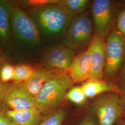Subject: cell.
I'll use <instances>...</instances> for the list:
<instances>
[{"instance_id": "9a60e30c", "label": "cell", "mask_w": 125, "mask_h": 125, "mask_svg": "<svg viewBox=\"0 0 125 125\" xmlns=\"http://www.w3.org/2000/svg\"><path fill=\"white\" fill-rule=\"evenodd\" d=\"M13 8L7 2L0 0V38L8 39L9 32V21Z\"/></svg>"}, {"instance_id": "484cf974", "label": "cell", "mask_w": 125, "mask_h": 125, "mask_svg": "<svg viewBox=\"0 0 125 125\" xmlns=\"http://www.w3.org/2000/svg\"><path fill=\"white\" fill-rule=\"evenodd\" d=\"M124 83H125V62L118 77V85L119 86V85H121Z\"/></svg>"}, {"instance_id": "cb8c5ba5", "label": "cell", "mask_w": 125, "mask_h": 125, "mask_svg": "<svg viewBox=\"0 0 125 125\" xmlns=\"http://www.w3.org/2000/svg\"><path fill=\"white\" fill-rule=\"evenodd\" d=\"M0 125H17L7 114V111L0 110Z\"/></svg>"}, {"instance_id": "ba28073f", "label": "cell", "mask_w": 125, "mask_h": 125, "mask_svg": "<svg viewBox=\"0 0 125 125\" xmlns=\"http://www.w3.org/2000/svg\"><path fill=\"white\" fill-rule=\"evenodd\" d=\"M75 58L74 51L59 45L46 50L43 56V62L46 68L65 72L70 69Z\"/></svg>"}, {"instance_id": "4316f807", "label": "cell", "mask_w": 125, "mask_h": 125, "mask_svg": "<svg viewBox=\"0 0 125 125\" xmlns=\"http://www.w3.org/2000/svg\"><path fill=\"white\" fill-rule=\"evenodd\" d=\"M5 63V58L4 56L3 55L0 54V69Z\"/></svg>"}, {"instance_id": "4fadbf2b", "label": "cell", "mask_w": 125, "mask_h": 125, "mask_svg": "<svg viewBox=\"0 0 125 125\" xmlns=\"http://www.w3.org/2000/svg\"><path fill=\"white\" fill-rule=\"evenodd\" d=\"M62 72L47 68L37 69L29 79L23 83L28 92L34 98L46 81Z\"/></svg>"}, {"instance_id": "9c48e42d", "label": "cell", "mask_w": 125, "mask_h": 125, "mask_svg": "<svg viewBox=\"0 0 125 125\" xmlns=\"http://www.w3.org/2000/svg\"><path fill=\"white\" fill-rule=\"evenodd\" d=\"M3 103L10 110L15 111L35 107L34 97L28 92L23 82L9 84Z\"/></svg>"}, {"instance_id": "5bb4252c", "label": "cell", "mask_w": 125, "mask_h": 125, "mask_svg": "<svg viewBox=\"0 0 125 125\" xmlns=\"http://www.w3.org/2000/svg\"><path fill=\"white\" fill-rule=\"evenodd\" d=\"M7 112L17 125H38L44 117L35 107L20 111L9 110Z\"/></svg>"}, {"instance_id": "ffe728a7", "label": "cell", "mask_w": 125, "mask_h": 125, "mask_svg": "<svg viewBox=\"0 0 125 125\" xmlns=\"http://www.w3.org/2000/svg\"><path fill=\"white\" fill-rule=\"evenodd\" d=\"M75 120V125H98L95 116L88 108L87 110L82 113Z\"/></svg>"}, {"instance_id": "d4e9b609", "label": "cell", "mask_w": 125, "mask_h": 125, "mask_svg": "<svg viewBox=\"0 0 125 125\" xmlns=\"http://www.w3.org/2000/svg\"><path fill=\"white\" fill-rule=\"evenodd\" d=\"M9 84L6 83L0 79V103L3 102L5 94L8 89Z\"/></svg>"}, {"instance_id": "30bf717a", "label": "cell", "mask_w": 125, "mask_h": 125, "mask_svg": "<svg viewBox=\"0 0 125 125\" xmlns=\"http://www.w3.org/2000/svg\"><path fill=\"white\" fill-rule=\"evenodd\" d=\"M89 47L91 51L90 79L103 80L106 61V42L103 38L94 36Z\"/></svg>"}, {"instance_id": "277c9868", "label": "cell", "mask_w": 125, "mask_h": 125, "mask_svg": "<svg viewBox=\"0 0 125 125\" xmlns=\"http://www.w3.org/2000/svg\"><path fill=\"white\" fill-rule=\"evenodd\" d=\"M122 9L120 1L94 0L92 3V16L95 36L104 39L116 27L118 14Z\"/></svg>"}, {"instance_id": "e0dca14e", "label": "cell", "mask_w": 125, "mask_h": 125, "mask_svg": "<svg viewBox=\"0 0 125 125\" xmlns=\"http://www.w3.org/2000/svg\"><path fill=\"white\" fill-rule=\"evenodd\" d=\"M64 100L80 107L85 106L88 101L81 86H73L65 94Z\"/></svg>"}, {"instance_id": "83f0119b", "label": "cell", "mask_w": 125, "mask_h": 125, "mask_svg": "<svg viewBox=\"0 0 125 125\" xmlns=\"http://www.w3.org/2000/svg\"><path fill=\"white\" fill-rule=\"evenodd\" d=\"M116 125H125V117L121 118L116 123Z\"/></svg>"}, {"instance_id": "2e32d148", "label": "cell", "mask_w": 125, "mask_h": 125, "mask_svg": "<svg viewBox=\"0 0 125 125\" xmlns=\"http://www.w3.org/2000/svg\"><path fill=\"white\" fill-rule=\"evenodd\" d=\"M90 1L89 0H59L57 3L73 18L82 13Z\"/></svg>"}, {"instance_id": "603a6c76", "label": "cell", "mask_w": 125, "mask_h": 125, "mask_svg": "<svg viewBox=\"0 0 125 125\" xmlns=\"http://www.w3.org/2000/svg\"><path fill=\"white\" fill-rule=\"evenodd\" d=\"M120 89L119 93L120 102L121 109V118L125 117V83L119 85Z\"/></svg>"}, {"instance_id": "f1b7e54d", "label": "cell", "mask_w": 125, "mask_h": 125, "mask_svg": "<svg viewBox=\"0 0 125 125\" xmlns=\"http://www.w3.org/2000/svg\"><path fill=\"white\" fill-rule=\"evenodd\" d=\"M121 3V6L122 9H125V0H121L120 1Z\"/></svg>"}, {"instance_id": "6da1fadb", "label": "cell", "mask_w": 125, "mask_h": 125, "mask_svg": "<svg viewBox=\"0 0 125 125\" xmlns=\"http://www.w3.org/2000/svg\"><path fill=\"white\" fill-rule=\"evenodd\" d=\"M74 83L65 72L54 76L45 83L34 98L35 107L43 116L56 111L61 107L65 94Z\"/></svg>"}, {"instance_id": "8992f818", "label": "cell", "mask_w": 125, "mask_h": 125, "mask_svg": "<svg viewBox=\"0 0 125 125\" xmlns=\"http://www.w3.org/2000/svg\"><path fill=\"white\" fill-rule=\"evenodd\" d=\"M92 24L87 13H81L72 19L63 40V45L72 50L81 49L92 40Z\"/></svg>"}, {"instance_id": "ac0fdd59", "label": "cell", "mask_w": 125, "mask_h": 125, "mask_svg": "<svg viewBox=\"0 0 125 125\" xmlns=\"http://www.w3.org/2000/svg\"><path fill=\"white\" fill-rule=\"evenodd\" d=\"M67 116V109L61 107L56 111L44 116L38 125H63Z\"/></svg>"}, {"instance_id": "52a82bcc", "label": "cell", "mask_w": 125, "mask_h": 125, "mask_svg": "<svg viewBox=\"0 0 125 125\" xmlns=\"http://www.w3.org/2000/svg\"><path fill=\"white\" fill-rule=\"evenodd\" d=\"M11 21L13 31L18 38L32 44L40 41V34L36 24L19 7L13 8Z\"/></svg>"}, {"instance_id": "8fae6325", "label": "cell", "mask_w": 125, "mask_h": 125, "mask_svg": "<svg viewBox=\"0 0 125 125\" xmlns=\"http://www.w3.org/2000/svg\"><path fill=\"white\" fill-rule=\"evenodd\" d=\"M90 58L89 46L75 57L69 69V75L74 83H83L90 78Z\"/></svg>"}, {"instance_id": "d6986e66", "label": "cell", "mask_w": 125, "mask_h": 125, "mask_svg": "<svg viewBox=\"0 0 125 125\" xmlns=\"http://www.w3.org/2000/svg\"><path fill=\"white\" fill-rule=\"evenodd\" d=\"M35 70L31 66L27 64H19L14 66L13 83H19L27 80L32 75Z\"/></svg>"}, {"instance_id": "7c38bea8", "label": "cell", "mask_w": 125, "mask_h": 125, "mask_svg": "<svg viewBox=\"0 0 125 125\" xmlns=\"http://www.w3.org/2000/svg\"><path fill=\"white\" fill-rule=\"evenodd\" d=\"M81 87L88 99L94 98L101 94L108 92L119 94L120 91L118 85L106 80L89 79L83 83Z\"/></svg>"}, {"instance_id": "5b68a950", "label": "cell", "mask_w": 125, "mask_h": 125, "mask_svg": "<svg viewBox=\"0 0 125 125\" xmlns=\"http://www.w3.org/2000/svg\"><path fill=\"white\" fill-rule=\"evenodd\" d=\"M89 108L97 121L98 125H114L121 118L119 94L108 92L94 98Z\"/></svg>"}, {"instance_id": "44dd1931", "label": "cell", "mask_w": 125, "mask_h": 125, "mask_svg": "<svg viewBox=\"0 0 125 125\" xmlns=\"http://www.w3.org/2000/svg\"><path fill=\"white\" fill-rule=\"evenodd\" d=\"M14 73V66L8 63H4L0 69V79L8 83L13 80Z\"/></svg>"}, {"instance_id": "7402d4cb", "label": "cell", "mask_w": 125, "mask_h": 125, "mask_svg": "<svg viewBox=\"0 0 125 125\" xmlns=\"http://www.w3.org/2000/svg\"><path fill=\"white\" fill-rule=\"evenodd\" d=\"M116 28L125 39V9H122L118 14Z\"/></svg>"}, {"instance_id": "3957f363", "label": "cell", "mask_w": 125, "mask_h": 125, "mask_svg": "<svg viewBox=\"0 0 125 125\" xmlns=\"http://www.w3.org/2000/svg\"><path fill=\"white\" fill-rule=\"evenodd\" d=\"M105 42L104 76L106 80L118 85V77L125 62V39L115 27L107 36Z\"/></svg>"}, {"instance_id": "7a4b0ae2", "label": "cell", "mask_w": 125, "mask_h": 125, "mask_svg": "<svg viewBox=\"0 0 125 125\" xmlns=\"http://www.w3.org/2000/svg\"><path fill=\"white\" fill-rule=\"evenodd\" d=\"M58 0L37 2L31 14L38 25L45 33L55 35L63 31L73 18L57 3Z\"/></svg>"}]
</instances>
